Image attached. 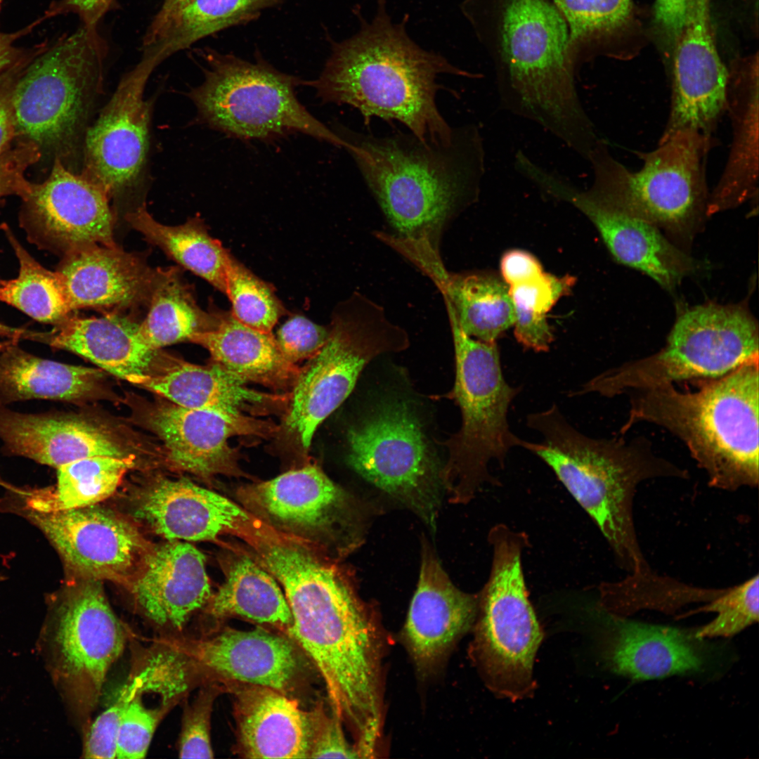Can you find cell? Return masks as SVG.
I'll use <instances>...</instances> for the list:
<instances>
[{
    "label": "cell",
    "instance_id": "5",
    "mask_svg": "<svg viewBox=\"0 0 759 759\" xmlns=\"http://www.w3.org/2000/svg\"><path fill=\"white\" fill-rule=\"evenodd\" d=\"M526 424L542 436L524 447L540 458L592 519L618 562L635 580L651 571L634 526L637 486L659 476L685 478L687 472L658 458L647 443L588 437L573 427L555 404L529 414Z\"/></svg>",
    "mask_w": 759,
    "mask_h": 759
},
{
    "label": "cell",
    "instance_id": "52",
    "mask_svg": "<svg viewBox=\"0 0 759 759\" xmlns=\"http://www.w3.org/2000/svg\"><path fill=\"white\" fill-rule=\"evenodd\" d=\"M514 334L525 349L547 351L554 340V335L545 314L539 313L514 304Z\"/></svg>",
    "mask_w": 759,
    "mask_h": 759
},
{
    "label": "cell",
    "instance_id": "35",
    "mask_svg": "<svg viewBox=\"0 0 759 759\" xmlns=\"http://www.w3.org/2000/svg\"><path fill=\"white\" fill-rule=\"evenodd\" d=\"M213 312L212 327L194 334L189 341L205 348L213 362L247 383L277 391L292 389L300 368L285 357L271 332L242 323L231 311Z\"/></svg>",
    "mask_w": 759,
    "mask_h": 759
},
{
    "label": "cell",
    "instance_id": "59",
    "mask_svg": "<svg viewBox=\"0 0 759 759\" xmlns=\"http://www.w3.org/2000/svg\"><path fill=\"white\" fill-rule=\"evenodd\" d=\"M29 331H26L22 329H18L11 327L0 323V335L6 336L14 340H18L20 338L27 337Z\"/></svg>",
    "mask_w": 759,
    "mask_h": 759
},
{
    "label": "cell",
    "instance_id": "38",
    "mask_svg": "<svg viewBox=\"0 0 759 759\" xmlns=\"http://www.w3.org/2000/svg\"><path fill=\"white\" fill-rule=\"evenodd\" d=\"M205 607L215 618L237 616L285 629L292 623L287 599L273 575L246 555L232 561L224 583Z\"/></svg>",
    "mask_w": 759,
    "mask_h": 759
},
{
    "label": "cell",
    "instance_id": "57",
    "mask_svg": "<svg viewBox=\"0 0 759 759\" xmlns=\"http://www.w3.org/2000/svg\"><path fill=\"white\" fill-rule=\"evenodd\" d=\"M191 0H164L161 8L153 18L143 39L142 46L151 43L167 27L170 21Z\"/></svg>",
    "mask_w": 759,
    "mask_h": 759
},
{
    "label": "cell",
    "instance_id": "25",
    "mask_svg": "<svg viewBox=\"0 0 759 759\" xmlns=\"http://www.w3.org/2000/svg\"><path fill=\"white\" fill-rule=\"evenodd\" d=\"M240 495L253 514L309 542L330 536L346 507L344 491L311 465L243 488Z\"/></svg>",
    "mask_w": 759,
    "mask_h": 759
},
{
    "label": "cell",
    "instance_id": "60",
    "mask_svg": "<svg viewBox=\"0 0 759 759\" xmlns=\"http://www.w3.org/2000/svg\"><path fill=\"white\" fill-rule=\"evenodd\" d=\"M13 341H16V340L11 339V341H8V342H3V343L0 342V351H1L4 348H6L9 344H11Z\"/></svg>",
    "mask_w": 759,
    "mask_h": 759
},
{
    "label": "cell",
    "instance_id": "22",
    "mask_svg": "<svg viewBox=\"0 0 759 759\" xmlns=\"http://www.w3.org/2000/svg\"><path fill=\"white\" fill-rule=\"evenodd\" d=\"M145 422L162 441L174 467L202 476L237 474V453L229 445L231 438L266 437L278 429L273 422L256 416L189 408L169 401L152 406Z\"/></svg>",
    "mask_w": 759,
    "mask_h": 759
},
{
    "label": "cell",
    "instance_id": "55",
    "mask_svg": "<svg viewBox=\"0 0 759 759\" xmlns=\"http://www.w3.org/2000/svg\"><path fill=\"white\" fill-rule=\"evenodd\" d=\"M11 91L6 79L0 77V155L10 148L17 129L11 104Z\"/></svg>",
    "mask_w": 759,
    "mask_h": 759
},
{
    "label": "cell",
    "instance_id": "17",
    "mask_svg": "<svg viewBox=\"0 0 759 759\" xmlns=\"http://www.w3.org/2000/svg\"><path fill=\"white\" fill-rule=\"evenodd\" d=\"M29 517L80 580H110L127 588L153 547L134 523L98 505L33 510Z\"/></svg>",
    "mask_w": 759,
    "mask_h": 759
},
{
    "label": "cell",
    "instance_id": "32",
    "mask_svg": "<svg viewBox=\"0 0 759 759\" xmlns=\"http://www.w3.org/2000/svg\"><path fill=\"white\" fill-rule=\"evenodd\" d=\"M758 86L757 57L729 70L725 112L730 119L732 141L722 172L709 193L707 214L758 197Z\"/></svg>",
    "mask_w": 759,
    "mask_h": 759
},
{
    "label": "cell",
    "instance_id": "27",
    "mask_svg": "<svg viewBox=\"0 0 759 759\" xmlns=\"http://www.w3.org/2000/svg\"><path fill=\"white\" fill-rule=\"evenodd\" d=\"M134 515L169 541H204L234 536L251 512L188 479H162L139 493Z\"/></svg>",
    "mask_w": 759,
    "mask_h": 759
},
{
    "label": "cell",
    "instance_id": "29",
    "mask_svg": "<svg viewBox=\"0 0 759 759\" xmlns=\"http://www.w3.org/2000/svg\"><path fill=\"white\" fill-rule=\"evenodd\" d=\"M56 273L71 311L117 313L148 301L156 269L118 246L93 245L65 254Z\"/></svg>",
    "mask_w": 759,
    "mask_h": 759
},
{
    "label": "cell",
    "instance_id": "39",
    "mask_svg": "<svg viewBox=\"0 0 759 759\" xmlns=\"http://www.w3.org/2000/svg\"><path fill=\"white\" fill-rule=\"evenodd\" d=\"M126 220L179 265L225 294L228 252L209 234L201 219L191 218L181 225L167 226L141 206L127 213Z\"/></svg>",
    "mask_w": 759,
    "mask_h": 759
},
{
    "label": "cell",
    "instance_id": "3",
    "mask_svg": "<svg viewBox=\"0 0 759 759\" xmlns=\"http://www.w3.org/2000/svg\"><path fill=\"white\" fill-rule=\"evenodd\" d=\"M387 0H377L370 21L358 14L360 28L332 46L320 77L305 84L325 103L357 109L368 124L375 117L396 120L424 143L446 145L453 129L436 103L439 75L478 77L438 53L424 49L409 36L408 17L394 22Z\"/></svg>",
    "mask_w": 759,
    "mask_h": 759
},
{
    "label": "cell",
    "instance_id": "7",
    "mask_svg": "<svg viewBox=\"0 0 759 759\" xmlns=\"http://www.w3.org/2000/svg\"><path fill=\"white\" fill-rule=\"evenodd\" d=\"M713 137L680 130L649 152L638 153L642 167L633 171L599 138L588 160L593 181L587 190L602 202L672 232L684 233L707 214L706 167Z\"/></svg>",
    "mask_w": 759,
    "mask_h": 759
},
{
    "label": "cell",
    "instance_id": "56",
    "mask_svg": "<svg viewBox=\"0 0 759 759\" xmlns=\"http://www.w3.org/2000/svg\"><path fill=\"white\" fill-rule=\"evenodd\" d=\"M113 0H63L60 8L77 13L87 26L97 27L103 15L112 5Z\"/></svg>",
    "mask_w": 759,
    "mask_h": 759
},
{
    "label": "cell",
    "instance_id": "19",
    "mask_svg": "<svg viewBox=\"0 0 759 759\" xmlns=\"http://www.w3.org/2000/svg\"><path fill=\"white\" fill-rule=\"evenodd\" d=\"M161 637L188 655L208 680L226 679L292 696L305 673V662L294 641L260 628Z\"/></svg>",
    "mask_w": 759,
    "mask_h": 759
},
{
    "label": "cell",
    "instance_id": "14",
    "mask_svg": "<svg viewBox=\"0 0 759 759\" xmlns=\"http://www.w3.org/2000/svg\"><path fill=\"white\" fill-rule=\"evenodd\" d=\"M107 46L83 25L36 58L11 86L18 134L39 149L72 147L100 89Z\"/></svg>",
    "mask_w": 759,
    "mask_h": 759
},
{
    "label": "cell",
    "instance_id": "33",
    "mask_svg": "<svg viewBox=\"0 0 759 759\" xmlns=\"http://www.w3.org/2000/svg\"><path fill=\"white\" fill-rule=\"evenodd\" d=\"M610 615L604 658L611 670L636 680L660 679L702 670L705 656L698 638L674 627Z\"/></svg>",
    "mask_w": 759,
    "mask_h": 759
},
{
    "label": "cell",
    "instance_id": "18",
    "mask_svg": "<svg viewBox=\"0 0 759 759\" xmlns=\"http://www.w3.org/2000/svg\"><path fill=\"white\" fill-rule=\"evenodd\" d=\"M108 193L55 159L48 178L22 199L21 225L31 242L63 255L93 245L117 246Z\"/></svg>",
    "mask_w": 759,
    "mask_h": 759
},
{
    "label": "cell",
    "instance_id": "53",
    "mask_svg": "<svg viewBox=\"0 0 759 759\" xmlns=\"http://www.w3.org/2000/svg\"><path fill=\"white\" fill-rule=\"evenodd\" d=\"M500 269L504 282L509 286L530 280L543 272L540 263L533 255L519 249L510 250L502 256Z\"/></svg>",
    "mask_w": 759,
    "mask_h": 759
},
{
    "label": "cell",
    "instance_id": "28",
    "mask_svg": "<svg viewBox=\"0 0 759 759\" xmlns=\"http://www.w3.org/2000/svg\"><path fill=\"white\" fill-rule=\"evenodd\" d=\"M0 439L6 453L57 469L92 456L130 455L115 433L82 416L21 413L2 405Z\"/></svg>",
    "mask_w": 759,
    "mask_h": 759
},
{
    "label": "cell",
    "instance_id": "43",
    "mask_svg": "<svg viewBox=\"0 0 759 759\" xmlns=\"http://www.w3.org/2000/svg\"><path fill=\"white\" fill-rule=\"evenodd\" d=\"M134 465L132 455H98L61 466L58 468L57 484L51 500L34 510L51 511L98 505L117 491Z\"/></svg>",
    "mask_w": 759,
    "mask_h": 759
},
{
    "label": "cell",
    "instance_id": "31",
    "mask_svg": "<svg viewBox=\"0 0 759 759\" xmlns=\"http://www.w3.org/2000/svg\"><path fill=\"white\" fill-rule=\"evenodd\" d=\"M236 751L247 758H309L311 713L275 689L233 682Z\"/></svg>",
    "mask_w": 759,
    "mask_h": 759
},
{
    "label": "cell",
    "instance_id": "30",
    "mask_svg": "<svg viewBox=\"0 0 759 759\" xmlns=\"http://www.w3.org/2000/svg\"><path fill=\"white\" fill-rule=\"evenodd\" d=\"M559 198L571 203L595 226L614 258L641 271L670 290L693 270L691 258L672 245L657 227L625 214L566 183Z\"/></svg>",
    "mask_w": 759,
    "mask_h": 759
},
{
    "label": "cell",
    "instance_id": "20",
    "mask_svg": "<svg viewBox=\"0 0 759 759\" xmlns=\"http://www.w3.org/2000/svg\"><path fill=\"white\" fill-rule=\"evenodd\" d=\"M729 69L715 45L708 0H689L687 20L675 44L668 117L658 143L678 131L713 137L725 112Z\"/></svg>",
    "mask_w": 759,
    "mask_h": 759
},
{
    "label": "cell",
    "instance_id": "37",
    "mask_svg": "<svg viewBox=\"0 0 759 759\" xmlns=\"http://www.w3.org/2000/svg\"><path fill=\"white\" fill-rule=\"evenodd\" d=\"M423 270L438 286L467 335L495 342L513 325L514 309L509 287L498 278L485 273H448L439 257L427 262Z\"/></svg>",
    "mask_w": 759,
    "mask_h": 759
},
{
    "label": "cell",
    "instance_id": "58",
    "mask_svg": "<svg viewBox=\"0 0 759 759\" xmlns=\"http://www.w3.org/2000/svg\"><path fill=\"white\" fill-rule=\"evenodd\" d=\"M14 37L0 32V77L11 67L17 58V51L13 46Z\"/></svg>",
    "mask_w": 759,
    "mask_h": 759
},
{
    "label": "cell",
    "instance_id": "24",
    "mask_svg": "<svg viewBox=\"0 0 759 759\" xmlns=\"http://www.w3.org/2000/svg\"><path fill=\"white\" fill-rule=\"evenodd\" d=\"M479 595L457 588L429 547L422 551L417 587L402 637L417 672L427 676L474 624Z\"/></svg>",
    "mask_w": 759,
    "mask_h": 759
},
{
    "label": "cell",
    "instance_id": "10",
    "mask_svg": "<svg viewBox=\"0 0 759 759\" xmlns=\"http://www.w3.org/2000/svg\"><path fill=\"white\" fill-rule=\"evenodd\" d=\"M758 337L757 322L742 307L696 306L678 316L661 351L600 373L573 395L613 397L677 381L717 379L759 360Z\"/></svg>",
    "mask_w": 759,
    "mask_h": 759
},
{
    "label": "cell",
    "instance_id": "41",
    "mask_svg": "<svg viewBox=\"0 0 759 759\" xmlns=\"http://www.w3.org/2000/svg\"><path fill=\"white\" fill-rule=\"evenodd\" d=\"M285 0H191L142 53L157 63L197 41Z\"/></svg>",
    "mask_w": 759,
    "mask_h": 759
},
{
    "label": "cell",
    "instance_id": "15",
    "mask_svg": "<svg viewBox=\"0 0 759 759\" xmlns=\"http://www.w3.org/2000/svg\"><path fill=\"white\" fill-rule=\"evenodd\" d=\"M347 441V462L356 472L433 525L442 469L405 401L379 403L349 429Z\"/></svg>",
    "mask_w": 759,
    "mask_h": 759
},
{
    "label": "cell",
    "instance_id": "6",
    "mask_svg": "<svg viewBox=\"0 0 759 759\" xmlns=\"http://www.w3.org/2000/svg\"><path fill=\"white\" fill-rule=\"evenodd\" d=\"M758 361L706 380L694 392L679 391L673 384L630 391L621 432L641 422L659 425L684 442L710 485L730 491L757 486Z\"/></svg>",
    "mask_w": 759,
    "mask_h": 759
},
{
    "label": "cell",
    "instance_id": "40",
    "mask_svg": "<svg viewBox=\"0 0 759 759\" xmlns=\"http://www.w3.org/2000/svg\"><path fill=\"white\" fill-rule=\"evenodd\" d=\"M148 303L149 310L139 323V332L152 350L189 340L214 323L213 311L200 308L176 267L156 269Z\"/></svg>",
    "mask_w": 759,
    "mask_h": 759
},
{
    "label": "cell",
    "instance_id": "46",
    "mask_svg": "<svg viewBox=\"0 0 759 759\" xmlns=\"http://www.w3.org/2000/svg\"><path fill=\"white\" fill-rule=\"evenodd\" d=\"M699 611L718 614L715 619L694 633L699 640L730 637L757 623L759 619L758 575L741 584L723 590Z\"/></svg>",
    "mask_w": 759,
    "mask_h": 759
},
{
    "label": "cell",
    "instance_id": "8",
    "mask_svg": "<svg viewBox=\"0 0 759 759\" xmlns=\"http://www.w3.org/2000/svg\"><path fill=\"white\" fill-rule=\"evenodd\" d=\"M202 83L189 96L198 118L210 128L242 141H275L303 134L339 148L347 142L313 116L299 100L304 82L267 63L207 51Z\"/></svg>",
    "mask_w": 759,
    "mask_h": 759
},
{
    "label": "cell",
    "instance_id": "47",
    "mask_svg": "<svg viewBox=\"0 0 759 759\" xmlns=\"http://www.w3.org/2000/svg\"><path fill=\"white\" fill-rule=\"evenodd\" d=\"M220 687L214 681L200 685L190 702H185L179 741L181 758H212L210 722L214 702Z\"/></svg>",
    "mask_w": 759,
    "mask_h": 759
},
{
    "label": "cell",
    "instance_id": "48",
    "mask_svg": "<svg viewBox=\"0 0 759 759\" xmlns=\"http://www.w3.org/2000/svg\"><path fill=\"white\" fill-rule=\"evenodd\" d=\"M329 334L330 327L297 314L282 325L275 339L285 357L296 365L315 356L326 342Z\"/></svg>",
    "mask_w": 759,
    "mask_h": 759
},
{
    "label": "cell",
    "instance_id": "50",
    "mask_svg": "<svg viewBox=\"0 0 759 759\" xmlns=\"http://www.w3.org/2000/svg\"><path fill=\"white\" fill-rule=\"evenodd\" d=\"M575 283V278L569 275L557 277L543 272L530 280L510 286L509 292L514 304L546 314L562 297L571 291Z\"/></svg>",
    "mask_w": 759,
    "mask_h": 759
},
{
    "label": "cell",
    "instance_id": "26",
    "mask_svg": "<svg viewBox=\"0 0 759 759\" xmlns=\"http://www.w3.org/2000/svg\"><path fill=\"white\" fill-rule=\"evenodd\" d=\"M131 383L176 405L258 417L287 407L289 393H266L219 364L200 365L157 350L144 375Z\"/></svg>",
    "mask_w": 759,
    "mask_h": 759
},
{
    "label": "cell",
    "instance_id": "61",
    "mask_svg": "<svg viewBox=\"0 0 759 759\" xmlns=\"http://www.w3.org/2000/svg\"><path fill=\"white\" fill-rule=\"evenodd\" d=\"M1 1H2V0H0V3L1 2Z\"/></svg>",
    "mask_w": 759,
    "mask_h": 759
},
{
    "label": "cell",
    "instance_id": "34",
    "mask_svg": "<svg viewBox=\"0 0 759 759\" xmlns=\"http://www.w3.org/2000/svg\"><path fill=\"white\" fill-rule=\"evenodd\" d=\"M30 339L82 356L129 382L147 371L157 350L143 342L139 323L117 313L102 317L69 315L51 332H32Z\"/></svg>",
    "mask_w": 759,
    "mask_h": 759
},
{
    "label": "cell",
    "instance_id": "13",
    "mask_svg": "<svg viewBox=\"0 0 759 759\" xmlns=\"http://www.w3.org/2000/svg\"><path fill=\"white\" fill-rule=\"evenodd\" d=\"M409 343L407 332L387 319L381 306L354 292L337 305L326 342L299 369L284 418L286 429L308 449L318 427L349 396L366 365Z\"/></svg>",
    "mask_w": 759,
    "mask_h": 759
},
{
    "label": "cell",
    "instance_id": "23",
    "mask_svg": "<svg viewBox=\"0 0 759 759\" xmlns=\"http://www.w3.org/2000/svg\"><path fill=\"white\" fill-rule=\"evenodd\" d=\"M126 588L138 614L159 636L183 635L211 597L204 555L180 540L153 547Z\"/></svg>",
    "mask_w": 759,
    "mask_h": 759
},
{
    "label": "cell",
    "instance_id": "16",
    "mask_svg": "<svg viewBox=\"0 0 759 759\" xmlns=\"http://www.w3.org/2000/svg\"><path fill=\"white\" fill-rule=\"evenodd\" d=\"M131 669L117 699L107 708L120 719L116 758H144L164 718L207 680L196 663L161 636L142 637L131 629Z\"/></svg>",
    "mask_w": 759,
    "mask_h": 759
},
{
    "label": "cell",
    "instance_id": "45",
    "mask_svg": "<svg viewBox=\"0 0 759 759\" xmlns=\"http://www.w3.org/2000/svg\"><path fill=\"white\" fill-rule=\"evenodd\" d=\"M565 19L571 53L579 64L588 44L621 27L631 12V0H553Z\"/></svg>",
    "mask_w": 759,
    "mask_h": 759
},
{
    "label": "cell",
    "instance_id": "4",
    "mask_svg": "<svg viewBox=\"0 0 759 759\" xmlns=\"http://www.w3.org/2000/svg\"><path fill=\"white\" fill-rule=\"evenodd\" d=\"M388 222L400 237L427 240L478 195L485 171L478 127L455 129L446 145L424 143L412 134L341 136Z\"/></svg>",
    "mask_w": 759,
    "mask_h": 759
},
{
    "label": "cell",
    "instance_id": "36",
    "mask_svg": "<svg viewBox=\"0 0 759 759\" xmlns=\"http://www.w3.org/2000/svg\"><path fill=\"white\" fill-rule=\"evenodd\" d=\"M15 342L0 351V405L30 399L79 402L101 394L102 369L41 358Z\"/></svg>",
    "mask_w": 759,
    "mask_h": 759
},
{
    "label": "cell",
    "instance_id": "62",
    "mask_svg": "<svg viewBox=\"0 0 759 759\" xmlns=\"http://www.w3.org/2000/svg\"><path fill=\"white\" fill-rule=\"evenodd\" d=\"M0 580H1V578H0Z\"/></svg>",
    "mask_w": 759,
    "mask_h": 759
},
{
    "label": "cell",
    "instance_id": "2",
    "mask_svg": "<svg viewBox=\"0 0 759 759\" xmlns=\"http://www.w3.org/2000/svg\"><path fill=\"white\" fill-rule=\"evenodd\" d=\"M463 10L488 43L500 106L578 155L598 136L576 86L566 22L550 0H467Z\"/></svg>",
    "mask_w": 759,
    "mask_h": 759
},
{
    "label": "cell",
    "instance_id": "49",
    "mask_svg": "<svg viewBox=\"0 0 759 759\" xmlns=\"http://www.w3.org/2000/svg\"><path fill=\"white\" fill-rule=\"evenodd\" d=\"M310 713L312 732L309 758H361L356 746L346 740L342 720L332 709L328 713L320 706Z\"/></svg>",
    "mask_w": 759,
    "mask_h": 759
},
{
    "label": "cell",
    "instance_id": "11",
    "mask_svg": "<svg viewBox=\"0 0 759 759\" xmlns=\"http://www.w3.org/2000/svg\"><path fill=\"white\" fill-rule=\"evenodd\" d=\"M455 356L453 395L461 412L459 431L445 442L448 460L443 479L467 500L485 482L495 484L488 471L493 460L503 465L508 452L526 441L511 431L510 404L521 389L507 382L495 342L467 335L447 306Z\"/></svg>",
    "mask_w": 759,
    "mask_h": 759
},
{
    "label": "cell",
    "instance_id": "44",
    "mask_svg": "<svg viewBox=\"0 0 759 759\" xmlns=\"http://www.w3.org/2000/svg\"><path fill=\"white\" fill-rule=\"evenodd\" d=\"M225 294L232 315L254 329L271 332L285 309L271 285L261 280L228 252Z\"/></svg>",
    "mask_w": 759,
    "mask_h": 759
},
{
    "label": "cell",
    "instance_id": "21",
    "mask_svg": "<svg viewBox=\"0 0 759 759\" xmlns=\"http://www.w3.org/2000/svg\"><path fill=\"white\" fill-rule=\"evenodd\" d=\"M150 74L137 65L126 74L86 133L82 174L109 195L131 186L145 164L152 107L144 89Z\"/></svg>",
    "mask_w": 759,
    "mask_h": 759
},
{
    "label": "cell",
    "instance_id": "42",
    "mask_svg": "<svg viewBox=\"0 0 759 759\" xmlns=\"http://www.w3.org/2000/svg\"><path fill=\"white\" fill-rule=\"evenodd\" d=\"M3 230L18 259L20 269L17 278L0 280V301L37 321L56 325L72 312L56 271L39 264L7 226L4 225Z\"/></svg>",
    "mask_w": 759,
    "mask_h": 759
},
{
    "label": "cell",
    "instance_id": "1",
    "mask_svg": "<svg viewBox=\"0 0 759 759\" xmlns=\"http://www.w3.org/2000/svg\"><path fill=\"white\" fill-rule=\"evenodd\" d=\"M292 614L287 630L320 673L333 711L358 740L379 735L383 640L370 607L344 571L310 543L278 536L260 550Z\"/></svg>",
    "mask_w": 759,
    "mask_h": 759
},
{
    "label": "cell",
    "instance_id": "12",
    "mask_svg": "<svg viewBox=\"0 0 759 759\" xmlns=\"http://www.w3.org/2000/svg\"><path fill=\"white\" fill-rule=\"evenodd\" d=\"M129 627L111 607L101 581L81 580L55 604L39 636L51 678L82 736L108 674L123 654Z\"/></svg>",
    "mask_w": 759,
    "mask_h": 759
},
{
    "label": "cell",
    "instance_id": "51",
    "mask_svg": "<svg viewBox=\"0 0 759 759\" xmlns=\"http://www.w3.org/2000/svg\"><path fill=\"white\" fill-rule=\"evenodd\" d=\"M40 155V149L28 141L8 148L0 155V198L16 195L24 199L30 193L32 183L25 173Z\"/></svg>",
    "mask_w": 759,
    "mask_h": 759
},
{
    "label": "cell",
    "instance_id": "9",
    "mask_svg": "<svg viewBox=\"0 0 759 759\" xmlns=\"http://www.w3.org/2000/svg\"><path fill=\"white\" fill-rule=\"evenodd\" d=\"M527 536L506 525L489 533L493 560L479 595L472 656L487 687L512 701L534 691L533 666L543 633L528 599L521 564Z\"/></svg>",
    "mask_w": 759,
    "mask_h": 759
},
{
    "label": "cell",
    "instance_id": "54",
    "mask_svg": "<svg viewBox=\"0 0 759 759\" xmlns=\"http://www.w3.org/2000/svg\"><path fill=\"white\" fill-rule=\"evenodd\" d=\"M689 0H656L654 17L659 26L675 42L685 27Z\"/></svg>",
    "mask_w": 759,
    "mask_h": 759
}]
</instances>
